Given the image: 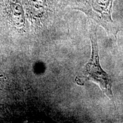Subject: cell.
Segmentation results:
<instances>
[{"label":"cell","mask_w":123,"mask_h":123,"mask_svg":"<svg viewBox=\"0 0 123 123\" xmlns=\"http://www.w3.org/2000/svg\"><path fill=\"white\" fill-rule=\"evenodd\" d=\"M90 39L92 46L91 56L83 70V75L87 80L93 81L98 84L108 98L114 102L112 86V81L110 75L101 68L99 61V49L95 31L91 33Z\"/></svg>","instance_id":"obj_2"},{"label":"cell","mask_w":123,"mask_h":123,"mask_svg":"<svg viewBox=\"0 0 123 123\" xmlns=\"http://www.w3.org/2000/svg\"><path fill=\"white\" fill-rule=\"evenodd\" d=\"M73 9L85 14L92 24L100 25L108 34L117 38L119 27L112 18L115 0H66Z\"/></svg>","instance_id":"obj_1"}]
</instances>
